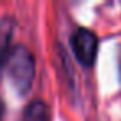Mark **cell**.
I'll return each instance as SVG.
<instances>
[{"label": "cell", "mask_w": 121, "mask_h": 121, "mask_svg": "<svg viewBox=\"0 0 121 121\" xmlns=\"http://www.w3.org/2000/svg\"><path fill=\"white\" fill-rule=\"evenodd\" d=\"M116 61H118V75H119V83H121V45L118 47V53H116Z\"/></svg>", "instance_id": "8992f818"}, {"label": "cell", "mask_w": 121, "mask_h": 121, "mask_svg": "<svg viewBox=\"0 0 121 121\" xmlns=\"http://www.w3.org/2000/svg\"><path fill=\"white\" fill-rule=\"evenodd\" d=\"M17 28V18L13 15H0V71L7 65V60L13 48V35Z\"/></svg>", "instance_id": "3957f363"}, {"label": "cell", "mask_w": 121, "mask_h": 121, "mask_svg": "<svg viewBox=\"0 0 121 121\" xmlns=\"http://www.w3.org/2000/svg\"><path fill=\"white\" fill-rule=\"evenodd\" d=\"M70 48L75 60L86 70H91L98 58L99 38L88 27H75L70 35Z\"/></svg>", "instance_id": "7a4b0ae2"}, {"label": "cell", "mask_w": 121, "mask_h": 121, "mask_svg": "<svg viewBox=\"0 0 121 121\" xmlns=\"http://www.w3.org/2000/svg\"><path fill=\"white\" fill-rule=\"evenodd\" d=\"M5 113H7V108H5V101L0 96V121H5Z\"/></svg>", "instance_id": "5b68a950"}, {"label": "cell", "mask_w": 121, "mask_h": 121, "mask_svg": "<svg viewBox=\"0 0 121 121\" xmlns=\"http://www.w3.org/2000/svg\"><path fill=\"white\" fill-rule=\"evenodd\" d=\"M20 121H52L50 104L42 98L30 99L22 109Z\"/></svg>", "instance_id": "277c9868"}, {"label": "cell", "mask_w": 121, "mask_h": 121, "mask_svg": "<svg viewBox=\"0 0 121 121\" xmlns=\"http://www.w3.org/2000/svg\"><path fill=\"white\" fill-rule=\"evenodd\" d=\"M4 70L7 71V78L10 80L13 90L20 96H25L30 93L37 75V61H35L33 52L25 43L13 45Z\"/></svg>", "instance_id": "6da1fadb"}]
</instances>
